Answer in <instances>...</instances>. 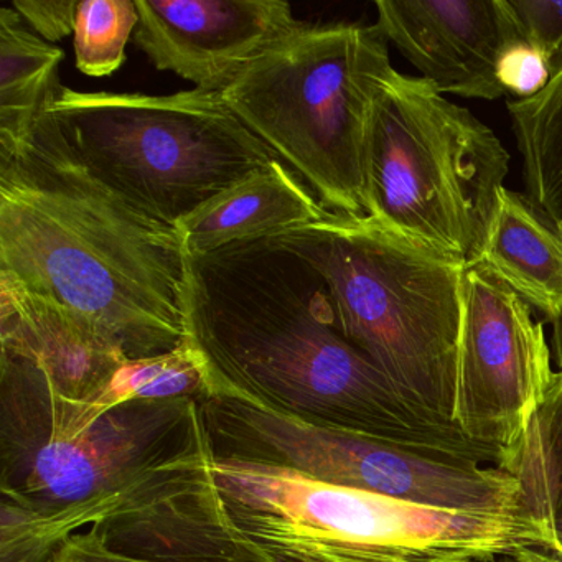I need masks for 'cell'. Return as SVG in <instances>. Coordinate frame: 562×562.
Segmentation results:
<instances>
[{
	"label": "cell",
	"instance_id": "obj_25",
	"mask_svg": "<svg viewBox=\"0 0 562 562\" xmlns=\"http://www.w3.org/2000/svg\"><path fill=\"white\" fill-rule=\"evenodd\" d=\"M542 539L539 548L562 559V519L541 526Z\"/></svg>",
	"mask_w": 562,
	"mask_h": 562
},
{
	"label": "cell",
	"instance_id": "obj_27",
	"mask_svg": "<svg viewBox=\"0 0 562 562\" xmlns=\"http://www.w3.org/2000/svg\"><path fill=\"white\" fill-rule=\"evenodd\" d=\"M551 345L554 363L558 364L559 370H562V315L558 321L552 322Z\"/></svg>",
	"mask_w": 562,
	"mask_h": 562
},
{
	"label": "cell",
	"instance_id": "obj_20",
	"mask_svg": "<svg viewBox=\"0 0 562 562\" xmlns=\"http://www.w3.org/2000/svg\"><path fill=\"white\" fill-rule=\"evenodd\" d=\"M139 25L136 0H85L75 19V64L88 77H110L123 67L126 45Z\"/></svg>",
	"mask_w": 562,
	"mask_h": 562
},
{
	"label": "cell",
	"instance_id": "obj_10",
	"mask_svg": "<svg viewBox=\"0 0 562 562\" xmlns=\"http://www.w3.org/2000/svg\"><path fill=\"white\" fill-rule=\"evenodd\" d=\"M209 437L91 526L111 551L154 562H272L232 525L205 482Z\"/></svg>",
	"mask_w": 562,
	"mask_h": 562
},
{
	"label": "cell",
	"instance_id": "obj_23",
	"mask_svg": "<svg viewBox=\"0 0 562 562\" xmlns=\"http://www.w3.org/2000/svg\"><path fill=\"white\" fill-rule=\"evenodd\" d=\"M77 8V0H12V9L48 44L75 34Z\"/></svg>",
	"mask_w": 562,
	"mask_h": 562
},
{
	"label": "cell",
	"instance_id": "obj_13",
	"mask_svg": "<svg viewBox=\"0 0 562 562\" xmlns=\"http://www.w3.org/2000/svg\"><path fill=\"white\" fill-rule=\"evenodd\" d=\"M0 353L38 364L58 393L74 401L100 394L130 361L70 308L8 272H0Z\"/></svg>",
	"mask_w": 562,
	"mask_h": 562
},
{
	"label": "cell",
	"instance_id": "obj_5",
	"mask_svg": "<svg viewBox=\"0 0 562 562\" xmlns=\"http://www.w3.org/2000/svg\"><path fill=\"white\" fill-rule=\"evenodd\" d=\"M269 238L324 276L344 337L407 400L452 423L465 262L371 216L328 212Z\"/></svg>",
	"mask_w": 562,
	"mask_h": 562
},
{
	"label": "cell",
	"instance_id": "obj_16",
	"mask_svg": "<svg viewBox=\"0 0 562 562\" xmlns=\"http://www.w3.org/2000/svg\"><path fill=\"white\" fill-rule=\"evenodd\" d=\"M61 48L24 29L15 9H0V144L22 139L61 87Z\"/></svg>",
	"mask_w": 562,
	"mask_h": 562
},
{
	"label": "cell",
	"instance_id": "obj_17",
	"mask_svg": "<svg viewBox=\"0 0 562 562\" xmlns=\"http://www.w3.org/2000/svg\"><path fill=\"white\" fill-rule=\"evenodd\" d=\"M506 108L521 154L526 196L562 225V52L552 60L548 85Z\"/></svg>",
	"mask_w": 562,
	"mask_h": 562
},
{
	"label": "cell",
	"instance_id": "obj_24",
	"mask_svg": "<svg viewBox=\"0 0 562 562\" xmlns=\"http://www.w3.org/2000/svg\"><path fill=\"white\" fill-rule=\"evenodd\" d=\"M47 562H154L144 559L130 558L111 551L101 542L97 532L87 529L71 536L67 541L58 546L57 551L50 555Z\"/></svg>",
	"mask_w": 562,
	"mask_h": 562
},
{
	"label": "cell",
	"instance_id": "obj_3",
	"mask_svg": "<svg viewBox=\"0 0 562 562\" xmlns=\"http://www.w3.org/2000/svg\"><path fill=\"white\" fill-rule=\"evenodd\" d=\"M205 440L193 397L130 401L80 423L45 370L0 353V562H47Z\"/></svg>",
	"mask_w": 562,
	"mask_h": 562
},
{
	"label": "cell",
	"instance_id": "obj_14",
	"mask_svg": "<svg viewBox=\"0 0 562 562\" xmlns=\"http://www.w3.org/2000/svg\"><path fill=\"white\" fill-rule=\"evenodd\" d=\"M327 213L304 180L276 159L210 200L176 228L187 255H203L311 225Z\"/></svg>",
	"mask_w": 562,
	"mask_h": 562
},
{
	"label": "cell",
	"instance_id": "obj_9",
	"mask_svg": "<svg viewBox=\"0 0 562 562\" xmlns=\"http://www.w3.org/2000/svg\"><path fill=\"white\" fill-rule=\"evenodd\" d=\"M541 322L515 291L480 265L462 276L452 423L492 453L518 446L555 371Z\"/></svg>",
	"mask_w": 562,
	"mask_h": 562
},
{
	"label": "cell",
	"instance_id": "obj_1",
	"mask_svg": "<svg viewBox=\"0 0 562 562\" xmlns=\"http://www.w3.org/2000/svg\"><path fill=\"white\" fill-rule=\"evenodd\" d=\"M183 344L226 393L311 423L495 465L459 427L407 400L338 327L324 276L272 238L187 255Z\"/></svg>",
	"mask_w": 562,
	"mask_h": 562
},
{
	"label": "cell",
	"instance_id": "obj_4",
	"mask_svg": "<svg viewBox=\"0 0 562 562\" xmlns=\"http://www.w3.org/2000/svg\"><path fill=\"white\" fill-rule=\"evenodd\" d=\"M205 482L272 562H482L541 544V528L526 515L427 508L213 453Z\"/></svg>",
	"mask_w": 562,
	"mask_h": 562
},
{
	"label": "cell",
	"instance_id": "obj_6",
	"mask_svg": "<svg viewBox=\"0 0 562 562\" xmlns=\"http://www.w3.org/2000/svg\"><path fill=\"white\" fill-rule=\"evenodd\" d=\"M393 70L376 25L301 24L220 93L327 212L363 218L371 114Z\"/></svg>",
	"mask_w": 562,
	"mask_h": 562
},
{
	"label": "cell",
	"instance_id": "obj_21",
	"mask_svg": "<svg viewBox=\"0 0 562 562\" xmlns=\"http://www.w3.org/2000/svg\"><path fill=\"white\" fill-rule=\"evenodd\" d=\"M519 35L549 61L562 52V2L508 0Z\"/></svg>",
	"mask_w": 562,
	"mask_h": 562
},
{
	"label": "cell",
	"instance_id": "obj_19",
	"mask_svg": "<svg viewBox=\"0 0 562 562\" xmlns=\"http://www.w3.org/2000/svg\"><path fill=\"white\" fill-rule=\"evenodd\" d=\"M206 396L210 384L205 371L182 344L170 353L126 361L100 394L85 401L65 397V407L75 420L88 423L130 401L193 397L200 403Z\"/></svg>",
	"mask_w": 562,
	"mask_h": 562
},
{
	"label": "cell",
	"instance_id": "obj_15",
	"mask_svg": "<svg viewBox=\"0 0 562 562\" xmlns=\"http://www.w3.org/2000/svg\"><path fill=\"white\" fill-rule=\"evenodd\" d=\"M476 265L515 291L549 322L562 315V225L531 200L503 187Z\"/></svg>",
	"mask_w": 562,
	"mask_h": 562
},
{
	"label": "cell",
	"instance_id": "obj_28",
	"mask_svg": "<svg viewBox=\"0 0 562 562\" xmlns=\"http://www.w3.org/2000/svg\"><path fill=\"white\" fill-rule=\"evenodd\" d=\"M482 562H518V561H515V559H512V558H505V559H495V561H482Z\"/></svg>",
	"mask_w": 562,
	"mask_h": 562
},
{
	"label": "cell",
	"instance_id": "obj_8",
	"mask_svg": "<svg viewBox=\"0 0 562 562\" xmlns=\"http://www.w3.org/2000/svg\"><path fill=\"white\" fill-rule=\"evenodd\" d=\"M508 172L509 154L469 110L424 78L387 75L371 114V218L476 265Z\"/></svg>",
	"mask_w": 562,
	"mask_h": 562
},
{
	"label": "cell",
	"instance_id": "obj_7",
	"mask_svg": "<svg viewBox=\"0 0 562 562\" xmlns=\"http://www.w3.org/2000/svg\"><path fill=\"white\" fill-rule=\"evenodd\" d=\"M45 111L94 179L170 226L278 159L220 91L157 97L61 85Z\"/></svg>",
	"mask_w": 562,
	"mask_h": 562
},
{
	"label": "cell",
	"instance_id": "obj_22",
	"mask_svg": "<svg viewBox=\"0 0 562 562\" xmlns=\"http://www.w3.org/2000/svg\"><path fill=\"white\" fill-rule=\"evenodd\" d=\"M551 78V61L526 42L509 45L498 65V80L505 94L516 100L536 97Z\"/></svg>",
	"mask_w": 562,
	"mask_h": 562
},
{
	"label": "cell",
	"instance_id": "obj_2",
	"mask_svg": "<svg viewBox=\"0 0 562 562\" xmlns=\"http://www.w3.org/2000/svg\"><path fill=\"white\" fill-rule=\"evenodd\" d=\"M187 252L176 226L94 179L42 111L0 144V272L54 299L127 360L183 344Z\"/></svg>",
	"mask_w": 562,
	"mask_h": 562
},
{
	"label": "cell",
	"instance_id": "obj_26",
	"mask_svg": "<svg viewBox=\"0 0 562 562\" xmlns=\"http://www.w3.org/2000/svg\"><path fill=\"white\" fill-rule=\"evenodd\" d=\"M513 559L518 562H562L561 558L539 548H526L516 552Z\"/></svg>",
	"mask_w": 562,
	"mask_h": 562
},
{
	"label": "cell",
	"instance_id": "obj_18",
	"mask_svg": "<svg viewBox=\"0 0 562 562\" xmlns=\"http://www.w3.org/2000/svg\"><path fill=\"white\" fill-rule=\"evenodd\" d=\"M498 469L518 482L522 515L539 528L562 519V370Z\"/></svg>",
	"mask_w": 562,
	"mask_h": 562
},
{
	"label": "cell",
	"instance_id": "obj_11",
	"mask_svg": "<svg viewBox=\"0 0 562 562\" xmlns=\"http://www.w3.org/2000/svg\"><path fill=\"white\" fill-rule=\"evenodd\" d=\"M134 42L159 71L223 91L302 22L282 0H136Z\"/></svg>",
	"mask_w": 562,
	"mask_h": 562
},
{
	"label": "cell",
	"instance_id": "obj_12",
	"mask_svg": "<svg viewBox=\"0 0 562 562\" xmlns=\"http://www.w3.org/2000/svg\"><path fill=\"white\" fill-rule=\"evenodd\" d=\"M383 37L439 93L472 100L505 94L498 65L519 35L508 0H378Z\"/></svg>",
	"mask_w": 562,
	"mask_h": 562
}]
</instances>
